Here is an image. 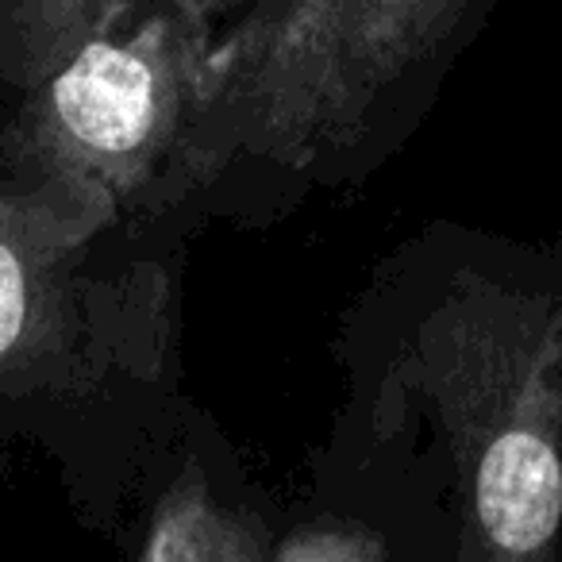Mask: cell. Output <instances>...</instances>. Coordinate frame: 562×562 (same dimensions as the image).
I'll list each match as a JSON object with an SVG mask.
<instances>
[{
    "label": "cell",
    "instance_id": "6da1fadb",
    "mask_svg": "<svg viewBox=\"0 0 562 562\" xmlns=\"http://www.w3.org/2000/svg\"><path fill=\"white\" fill-rule=\"evenodd\" d=\"M370 428L459 562L562 559V227L436 224L378 281Z\"/></svg>",
    "mask_w": 562,
    "mask_h": 562
},
{
    "label": "cell",
    "instance_id": "7a4b0ae2",
    "mask_svg": "<svg viewBox=\"0 0 562 562\" xmlns=\"http://www.w3.org/2000/svg\"><path fill=\"white\" fill-rule=\"evenodd\" d=\"M501 0H250L212 43L170 209L374 173L431 112Z\"/></svg>",
    "mask_w": 562,
    "mask_h": 562
},
{
    "label": "cell",
    "instance_id": "3957f363",
    "mask_svg": "<svg viewBox=\"0 0 562 562\" xmlns=\"http://www.w3.org/2000/svg\"><path fill=\"white\" fill-rule=\"evenodd\" d=\"M216 35L178 4L132 0L27 89L16 178L120 220L170 209Z\"/></svg>",
    "mask_w": 562,
    "mask_h": 562
},
{
    "label": "cell",
    "instance_id": "277c9868",
    "mask_svg": "<svg viewBox=\"0 0 562 562\" xmlns=\"http://www.w3.org/2000/svg\"><path fill=\"white\" fill-rule=\"evenodd\" d=\"M93 224L116 216L32 181H0V408L78 401L104 362L81 278Z\"/></svg>",
    "mask_w": 562,
    "mask_h": 562
},
{
    "label": "cell",
    "instance_id": "5b68a950",
    "mask_svg": "<svg viewBox=\"0 0 562 562\" xmlns=\"http://www.w3.org/2000/svg\"><path fill=\"white\" fill-rule=\"evenodd\" d=\"M132 0H0V81L27 89L74 50L104 16ZM196 16L212 35H224L250 0H158Z\"/></svg>",
    "mask_w": 562,
    "mask_h": 562
},
{
    "label": "cell",
    "instance_id": "8992f818",
    "mask_svg": "<svg viewBox=\"0 0 562 562\" xmlns=\"http://www.w3.org/2000/svg\"><path fill=\"white\" fill-rule=\"evenodd\" d=\"M139 554L150 562H250L273 559V543L255 516L220 505L201 477H178L155 508Z\"/></svg>",
    "mask_w": 562,
    "mask_h": 562
},
{
    "label": "cell",
    "instance_id": "52a82bcc",
    "mask_svg": "<svg viewBox=\"0 0 562 562\" xmlns=\"http://www.w3.org/2000/svg\"><path fill=\"white\" fill-rule=\"evenodd\" d=\"M390 554V539L355 516H321L273 543V559L281 562H382Z\"/></svg>",
    "mask_w": 562,
    "mask_h": 562
}]
</instances>
